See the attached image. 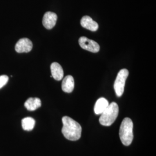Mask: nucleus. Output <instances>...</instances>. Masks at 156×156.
Returning <instances> with one entry per match:
<instances>
[{
  "label": "nucleus",
  "mask_w": 156,
  "mask_h": 156,
  "mask_svg": "<svg viewBox=\"0 0 156 156\" xmlns=\"http://www.w3.org/2000/svg\"><path fill=\"white\" fill-rule=\"evenodd\" d=\"M119 135L123 145L128 146L131 144L134 138L133 123L131 119L128 117L123 119L120 125Z\"/></svg>",
  "instance_id": "nucleus-2"
},
{
  "label": "nucleus",
  "mask_w": 156,
  "mask_h": 156,
  "mask_svg": "<svg viewBox=\"0 0 156 156\" xmlns=\"http://www.w3.org/2000/svg\"><path fill=\"white\" fill-rule=\"evenodd\" d=\"M35 124V121L33 118L30 117H25L22 120L23 129L25 131H30L33 129Z\"/></svg>",
  "instance_id": "nucleus-13"
},
{
  "label": "nucleus",
  "mask_w": 156,
  "mask_h": 156,
  "mask_svg": "<svg viewBox=\"0 0 156 156\" xmlns=\"http://www.w3.org/2000/svg\"><path fill=\"white\" fill-rule=\"evenodd\" d=\"M9 80V78L6 75H1L0 76V89L4 87L6 84L7 83Z\"/></svg>",
  "instance_id": "nucleus-14"
},
{
  "label": "nucleus",
  "mask_w": 156,
  "mask_h": 156,
  "mask_svg": "<svg viewBox=\"0 0 156 156\" xmlns=\"http://www.w3.org/2000/svg\"><path fill=\"white\" fill-rule=\"evenodd\" d=\"M63 127L62 133L67 140L75 141L79 140L81 136L82 127L80 124L68 116L62 119Z\"/></svg>",
  "instance_id": "nucleus-1"
},
{
  "label": "nucleus",
  "mask_w": 156,
  "mask_h": 156,
  "mask_svg": "<svg viewBox=\"0 0 156 156\" xmlns=\"http://www.w3.org/2000/svg\"><path fill=\"white\" fill-rule=\"evenodd\" d=\"M51 76L56 80H61L64 76L63 69L60 64L54 62L50 66Z\"/></svg>",
  "instance_id": "nucleus-9"
},
{
  "label": "nucleus",
  "mask_w": 156,
  "mask_h": 156,
  "mask_svg": "<svg viewBox=\"0 0 156 156\" xmlns=\"http://www.w3.org/2000/svg\"><path fill=\"white\" fill-rule=\"evenodd\" d=\"M24 106L30 111H33L41 106V101L38 98H29L24 103Z\"/></svg>",
  "instance_id": "nucleus-11"
},
{
  "label": "nucleus",
  "mask_w": 156,
  "mask_h": 156,
  "mask_svg": "<svg viewBox=\"0 0 156 156\" xmlns=\"http://www.w3.org/2000/svg\"><path fill=\"white\" fill-rule=\"evenodd\" d=\"M119 114V106L115 102L109 104L100 117V123L104 126H110L115 122Z\"/></svg>",
  "instance_id": "nucleus-3"
},
{
  "label": "nucleus",
  "mask_w": 156,
  "mask_h": 156,
  "mask_svg": "<svg viewBox=\"0 0 156 156\" xmlns=\"http://www.w3.org/2000/svg\"><path fill=\"white\" fill-rule=\"evenodd\" d=\"M81 26L91 31H96L98 29V23L89 16H84L80 20Z\"/></svg>",
  "instance_id": "nucleus-8"
},
{
  "label": "nucleus",
  "mask_w": 156,
  "mask_h": 156,
  "mask_svg": "<svg viewBox=\"0 0 156 156\" xmlns=\"http://www.w3.org/2000/svg\"><path fill=\"white\" fill-rule=\"evenodd\" d=\"M32 42L26 38L19 39L15 46V50L17 53H28L33 49Z\"/></svg>",
  "instance_id": "nucleus-6"
},
{
  "label": "nucleus",
  "mask_w": 156,
  "mask_h": 156,
  "mask_svg": "<svg viewBox=\"0 0 156 156\" xmlns=\"http://www.w3.org/2000/svg\"><path fill=\"white\" fill-rule=\"evenodd\" d=\"M57 16L55 13L51 12H46L42 19V24L45 28L50 30L56 25Z\"/></svg>",
  "instance_id": "nucleus-7"
},
{
  "label": "nucleus",
  "mask_w": 156,
  "mask_h": 156,
  "mask_svg": "<svg viewBox=\"0 0 156 156\" xmlns=\"http://www.w3.org/2000/svg\"><path fill=\"white\" fill-rule=\"evenodd\" d=\"M128 75L129 72L127 69H122L118 73L114 83V89L117 97H121L123 95Z\"/></svg>",
  "instance_id": "nucleus-4"
},
{
  "label": "nucleus",
  "mask_w": 156,
  "mask_h": 156,
  "mask_svg": "<svg viewBox=\"0 0 156 156\" xmlns=\"http://www.w3.org/2000/svg\"><path fill=\"white\" fill-rule=\"evenodd\" d=\"M109 102L106 98L101 97L97 101L94 106V112L96 115H101L109 105Z\"/></svg>",
  "instance_id": "nucleus-12"
},
{
  "label": "nucleus",
  "mask_w": 156,
  "mask_h": 156,
  "mask_svg": "<svg viewBox=\"0 0 156 156\" xmlns=\"http://www.w3.org/2000/svg\"><path fill=\"white\" fill-rule=\"evenodd\" d=\"M75 82L74 79L71 75H67L62 80V87L63 91L70 93H72L74 89Z\"/></svg>",
  "instance_id": "nucleus-10"
},
{
  "label": "nucleus",
  "mask_w": 156,
  "mask_h": 156,
  "mask_svg": "<svg viewBox=\"0 0 156 156\" xmlns=\"http://www.w3.org/2000/svg\"><path fill=\"white\" fill-rule=\"evenodd\" d=\"M80 46L84 50L93 53H97L100 51V45L94 41L89 39L86 37H82L79 39Z\"/></svg>",
  "instance_id": "nucleus-5"
}]
</instances>
